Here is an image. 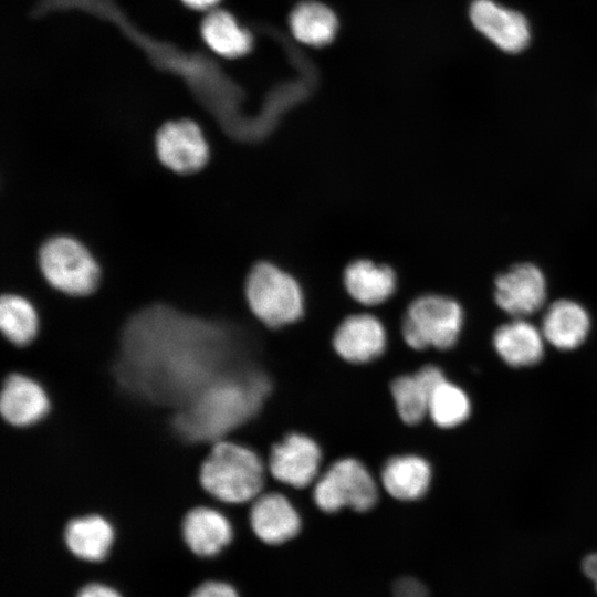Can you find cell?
I'll return each instance as SVG.
<instances>
[{
    "mask_svg": "<svg viewBox=\"0 0 597 597\" xmlns=\"http://www.w3.org/2000/svg\"><path fill=\"white\" fill-rule=\"evenodd\" d=\"M228 334L222 325L165 303L133 313L121 334V384L148 402L181 407L223 374Z\"/></svg>",
    "mask_w": 597,
    "mask_h": 597,
    "instance_id": "1",
    "label": "cell"
},
{
    "mask_svg": "<svg viewBox=\"0 0 597 597\" xmlns=\"http://www.w3.org/2000/svg\"><path fill=\"white\" fill-rule=\"evenodd\" d=\"M269 389L256 374H221L176 409L171 427L188 443L222 440L254 415Z\"/></svg>",
    "mask_w": 597,
    "mask_h": 597,
    "instance_id": "2",
    "label": "cell"
},
{
    "mask_svg": "<svg viewBox=\"0 0 597 597\" xmlns=\"http://www.w3.org/2000/svg\"><path fill=\"white\" fill-rule=\"evenodd\" d=\"M199 484L218 501L241 504L255 500L264 484V465L251 449L227 440L211 444L198 469Z\"/></svg>",
    "mask_w": 597,
    "mask_h": 597,
    "instance_id": "3",
    "label": "cell"
},
{
    "mask_svg": "<svg viewBox=\"0 0 597 597\" xmlns=\"http://www.w3.org/2000/svg\"><path fill=\"white\" fill-rule=\"evenodd\" d=\"M38 263L46 282L70 296H87L98 286L100 266L74 238L56 235L45 240L39 249Z\"/></svg>",
    "mask_w": 597,
    "mask_h": 597,
    "instance_id": "4",
    "label": "cell"
},
{
    "mask_svg": "<svg viewBox=\"0 0 597 597\" xmlns=\"http://www.w3.org/2000/svg\"><path fill=\"white\" fill-rule=\"evenodd\" d=\"M245 295L252 313L270 327L291 324L303 312V296L297 282L268 262L258 263L251 269Z\"/></svg>",
    "mask_w": 597,
    "mask_h": 597,
    "instance_id": "5",
    "label": "cell"
},
{
    "mask_svg": "<svg viewBox=\"0 0 597 597\" xmlns=\"http://www.w3.org/2000/svg\"><path fill=\"white\" fill-rule=\"evenodd\" d=\"M462 324L463 312L458 302L442 295H426L409 306L402 336L413 349H448L457 343Z\"/></svg>",
    "mask_w": 597,
    "mask_h": 597,
    "instance_id": "6",
    "label": "cell"
},
{
    "mask_svg": "<svg viewBox=\"0 0 597 597\" xmlns=\"http://www.w3.org/2000/svg\"><path fill=\"white\" fill-rule=\"evenodd\" d=\"M377 485L367 469L355 459L335 462L317 480L313 498L324 512H336L343 507L367 511L377 501Z\"/></svg>",
    "mask_w": 597,
    "mask_h": 597,
    "instance_id": "7",
    "label": "cell"
},
{
    "mask_svg": "<svg viewBox=\"0 0 597 597\" xmlns=\"http://www.w3.org/2000/svg\"><path fill=\"white\" fill-rule=\"evenodd\" d=\"M160 163L180 175H191L207 164L209 146L199 125L188 118L163 124L155 136Z\"/></svg>",
    "mask_w": 597,
    "mask_h": 597,
    "instance_id": "8",
    "label": "cell"
},
{
    "mask_svg": "<svg viewBox=\"0 0 597 597\" xmlns=\"http://www.w3.org/2000/svg\"><path fill=\"white\" fill-rule=\"evenodd\" d=\"M494 286L496 305L512 317L525 318L541 310L546 301V280L532 263L513 265L495 279Z\"/></svg>",
    "mask_w": 597,
    "mask_h": 597,
    "instance_id": "9",
    "label": "cell"
},
{
    "mask_svg": "<svg viewBox=\"0 0 597 597\" xmlns=\"http://www.w3.org/2000/svg\"><path fill=\"white\" fill-rule=\"evenodd\" d=\"M473 27L502 51L517 53L531 38L526 18L492 0H474L469 10Z\"/></svg>",
    "mask_w": 597,
    "mask_h": 597,
    "instance_id": "10",
    "label": "cell"
},
{
    "mask_svg": "<svg viewBox=\"0 0 597 597\" xmlns=\"http://www.w3.org/2000/svg\"><path fill=\"white\" fill-rule=\"evenodd\" d=\"M50 399L44 388L33 378L11 373L3 381L0 412L3 420L17 429L41 422L50 411Z\"/></svg>",
    "mask_w": 597,
    "mask_h": 597,
    "instance_id": "11",
    "label": "cell"
},
{
    "mask_svg": "<svg viewBox=\"0 0 597 597\" xmlns=\"http://www.w3.org/2000/svg\"><path fill=\"white\" fill-rule=\"evenodd\" d=\"M320 463L321 450L315 441L293 433L272 448L269 470L277 481L302 489L315 480Z\"/></svg>",
    "mask_w": 597,
    "mask_h": 597,
    "instance_id": "12",
    "label": "cell"
},
{
    "mask_svg": "<svg viewBox=\"0 0 597 597\" xmlns=\"http://www.w3.org/2000/svg\"><path fill=\"white\" fill-rule=\"evenodd\" d=\"M336 353L349 363H367L378 357L386 346L383 324L368 314L352 315L335 332Z\"/></svg>",
    "mask_w": 597,
    "mask_h": 597,
    "instance_id": "13",
    "label": "cell"
},
{
    "mask_svg": "<svg viewBox=\"0 0 597 597\" xmlns=\"http://www.w3.org/2000/svg\"><path fill=\"white\" fill-rule=\"evenodd\" d=\"M492 344L505 364L520 368L541 362L546 341L541 327H536L526 318L513 317L495 329Z\"/></svg>",
    "mask_w": 597,
    "mask_h": 597,
    "instance_id": "14",
    "label": "cell"
},
{
    "mask_svg": "<svg viewBox=\"0 0 597 597\" xmlns=\"http://www.w3.org/2000/svg\"><path fill=\"white\" fill-rule=\"evenodd\" d=\"M250 524L264 543L276 545L293 538L301 528V519L291 502L279 493L258 496L250 510Z\"/></svg>",
    "mask_w": 597,
    "mask_h": 597,
    "instance_id": "15",
    "label": "cell"
},
{
    "mask_svg": "<svg viewBox=\"0 0 597 597\" xmlns=\"http://www.w3.org/2000/svg\"><path fill=\"white\" fill-rule=\"evenodd\" d=\"M541 331L546 343L554 348L573 350L587 338L590 331V316L576 301L557 300L545 311Z\"/></svg>",
    "mask_w": 597,
    "mask_h": 597,
    "instance_id": "16",
    "label": "cell"
},
{
    "mask_svg": "<svg viewBox=\"0 0 597 597\" xmlns=\"http://www.w3.org/2000/svg\"><path fill=\"white\" fill-rule=\"evenodd\" d=\"M181 532L187 546L199 556L218 554L232 538L229 520L208 506L190 509L184 516Z\"/></svg>",
    "mask_w": 597,
    "mask_h": 597,
    "instance_id": "17",
    "label": "cell"
},
{
    "mask_svg": "<svg viewBox=\"0 0 597 597\" xmlns=\"http://www.w3.org/2000/svg\"><path fill=\"white\" fill-rule=\"evenodd\" d=\"M444 378L438 367L426 366L413 375L401 376L392 381V398L405 423L417 425L428 415L431 394Z\"/></svg>",
    "mask_w": 597,
    "mask_h": 597,
    "instance_id": "18",
    "label": "cell"
},
{
    "mask_svg": "<svg viewBox=\"0 0 597 597\" xmlns=\"http://www.w3.org/2000/svg\"><path fill=\"white\" fill-rule=\"evenodd\" d=\"M205 44L224 59H239L247 55L253 46L251 32L229 11L212 9L200 24Z\"/></svg>",
    "mask_w": 597,
    "mask_h": 597,
    "instance_id": "19",
    "label": "cell"
},
{
    "mask_svg": "<svg viewBox=\"0 0 597 597\" xmlns=\"http://www.w3.org/2000/svg\"><path fill=\"white\" fill-rule=\"evenodd\" d=\"M289 28L297 42L322 48L333 42L339 23L336 13L328 6L315 0H305L291 11Z\"/></svg>",
    "mask_w": 597,
    "mask_h": 597,
    "instance_id": "20",
    "label": "cell"
},
{
    "mask_svg": "<svg viewBox=\"0 0 597 597\" xmlns=\"http://www.w3.org/2000/svg\"><path fill=\"white\" fill-rule=\"evenodd\" d=\"M64 541L76 557L98 562L112 546L114 530L109 522L98 514L78 516L66 524Z\"/></svg>",
    "mask_w": 597,
    "mask_h": 597,
    "instance_id": "21",
    "label": "cell"
},
{
    "mask_svg": "<svg viewBox=\"0 0 597 597\" xmlns=\"http://www.w3.org/2000/svg\"><path fill=\"white\" fill-rule=\"evenodd\" d=\"M344 282L349 295L365 305L385 302L396 289V276L391 269L368 260L349 264L345 270Z\"/></svg>",
    "mask_w": 597,
    "mask_h": 597,
    "instance_id": "22",
    "label": "cell"
},
{
    "mask_svg": "<svg viewBox=\"0 0 597 597\" xmlns=\"http://www.w3.org/2000/svg\"><path fill=\"white\" fill-rule=\"evenodd\" d=\"M431 468L417 455L390 459L381 472L385 490L395 499L411 501L421 498L429 488Z\"/></svg>",
    "mask_w": 597,
    "mask_h": 597,
    "instance_id": "23",
    "label": "cell"
},
{
    "mask_svg": "<svg viewBox=\"0 0 597 597\" xmlns=\"http://www.w3.org/2000/svg\"><path fill=\"white\" fill-rule=\"evenodd\" d=\"M0 328L18 347L31 344L38 335L39 317L34 306L18 294H3L0 300Z\"/></svg>",
    "mask_w": 597,
    "mask_h": 597,
    "instance_id": "24",
    "label": "cell"
},
{
    "mask_svg": "<svg viewBox=\"0 0 597 597\" xmlns=\"http://www.w3.org/2000/svg\"><path fill=\"white\" fill-rule=\"evenodd\" d=\"M471 402L467 392L446 378L433 389L428 415L440 428H453L463 423L470 416Z\"/></svg>",
    "mask_w": 597,
    "mask_h": 597,
    "instance_id": "25",
    "label": "cell"
},
{
    "mask_svg": "<svg viewBox=\"0 0 597 597\" xmlns=\"http://www.w3.org/2000/svg\"><path fill=\"white\" fill-rule=\"evenodd\" d=\"M190 597H239L235 589L221 582H207L193 590Z\"/></svg>",
    "mask_w": 597,
    "mask_h": 597,
    "instance_id": "26",
    "label": "cell"
},
{
    "mask_svg": "<svg viewBox=\"0 0 597 597\" xmlns=\"http://www.w3.org/2000/svg\"><path fill=\"white\" fill-rule=\"evenodd\" d=\"M392 593L394 597H429L425 585L411 577L399 579Z\"/></svg>",
    "mask_w": 597,
    "mask_h": 597,
    "instance_id": "27",
    "label": "cell"
},
{
    "mask_svg": "<svg viewBox=\"0 0 597 597\" xmlns=\"http://www.w3.org/2000/svg\"><path fill=\"white\" fill-rule=\"evenodd\" d=\"M77 597H121L113 588L101 585L90 584L84 586L77 594Z\"/></svg>",
    "mask_w": 597,
    "mask_h": 597,
    "instance_id": "28",
    "label": "cell"
},
{
    "mask_svg": "<svg viewBox=\"0 0 597 597\" xmlns=\"http://www.w3.org/2000/svg\"><path fill=\"white\" fill-rule=\"evenodd\" d=\"M584 574L595 584L597 589V553L586 556L583 561Z\"/></svg>",
    "mask_w": 597,
    "mask_h": 597,
    "instance_id": "29",
    "label": "cell"
},
{
    "mask_svg": "<svg viewBox=\"0 0 597 597\" xmlns=\"http://www.w3.org/2000/svg\"><path fill=\"white\" fill-rule=\"evenodd\" d=\"M187 8L198 11H210L220 0H180Z\"/></svg>",
    "mask_w": 597,
    "mask_h": 597,
    "instance_id": "30",
    "label": "cell"
}]
</instances>
